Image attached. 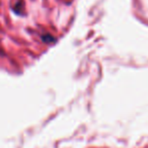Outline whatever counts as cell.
Instances as JSON below:
<instances>
[{
  "instance_id": "cell-2",
  "label": "cell",
  "mask_w": 148,
  "mask_h": 148,
  "mask_svg": "<svg viewBox=\"0 0 148 148\" xmlns=\"http://www.w3.org/2000/svg\"><path fill=\"white\" fill-rule=\"evenodd\" d=\"M42 40H43L44 43H48V44H52L56 42V39L53 36L50 35V34H46L45 36H42Z\"/></svg>"
},
{
  "instance_id": "cell-1",
  "label": "cell",
  "mask_w": 148,
  "mask_h": 148,
  "mask_svg": "<svg viewBox=\"0 0 148 148\" xmlns=\"http://www.w3.org/2000/svg\"><path fill=\"white\" fill-rule=\"evenodd\" d=\"M23 7H25V2L23 0H17V1H15L14 6L12 7V9L16 14H23Z\"/></svg>"
}]
</instances>
